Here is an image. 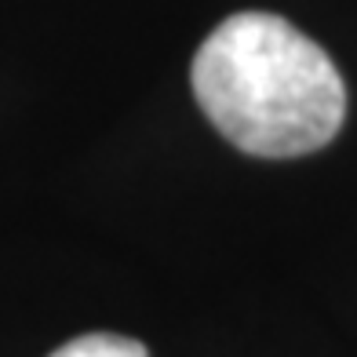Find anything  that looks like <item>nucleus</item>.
I'll return each instance as SVG.
<instances>
[{"mask_svg":"<svg viewBox=\"0 0 357 357\" xmlns=\"http://www.w3.org/2000/svg\"><path fill=\"white\" fill-rule=\"evenodd\" d=\"M190 80L215 132L252 157L314 153L347 117L343 77L324 47L266 11L215 26Z\"/></svg>","mask_w":357,"mask_h":357,"instance_id":"f257e3e1","label":"nucleus"},{"mask_svg":"<svg viewBox=\"0 0 357 357\" xmlns=\"http://www.w3.org/2000/svg\"><path fill=\"white\" fill-rule=\"evenodd\" d=\"M52 357H150L142 343L135 339H124V335H113V332H91V335H80L70 339L66 347H59Z\"/></svg>","mask_w":357,"mask_h":357,"instance_id":"f03ea898","label":"nucleus"}]
</instances>
